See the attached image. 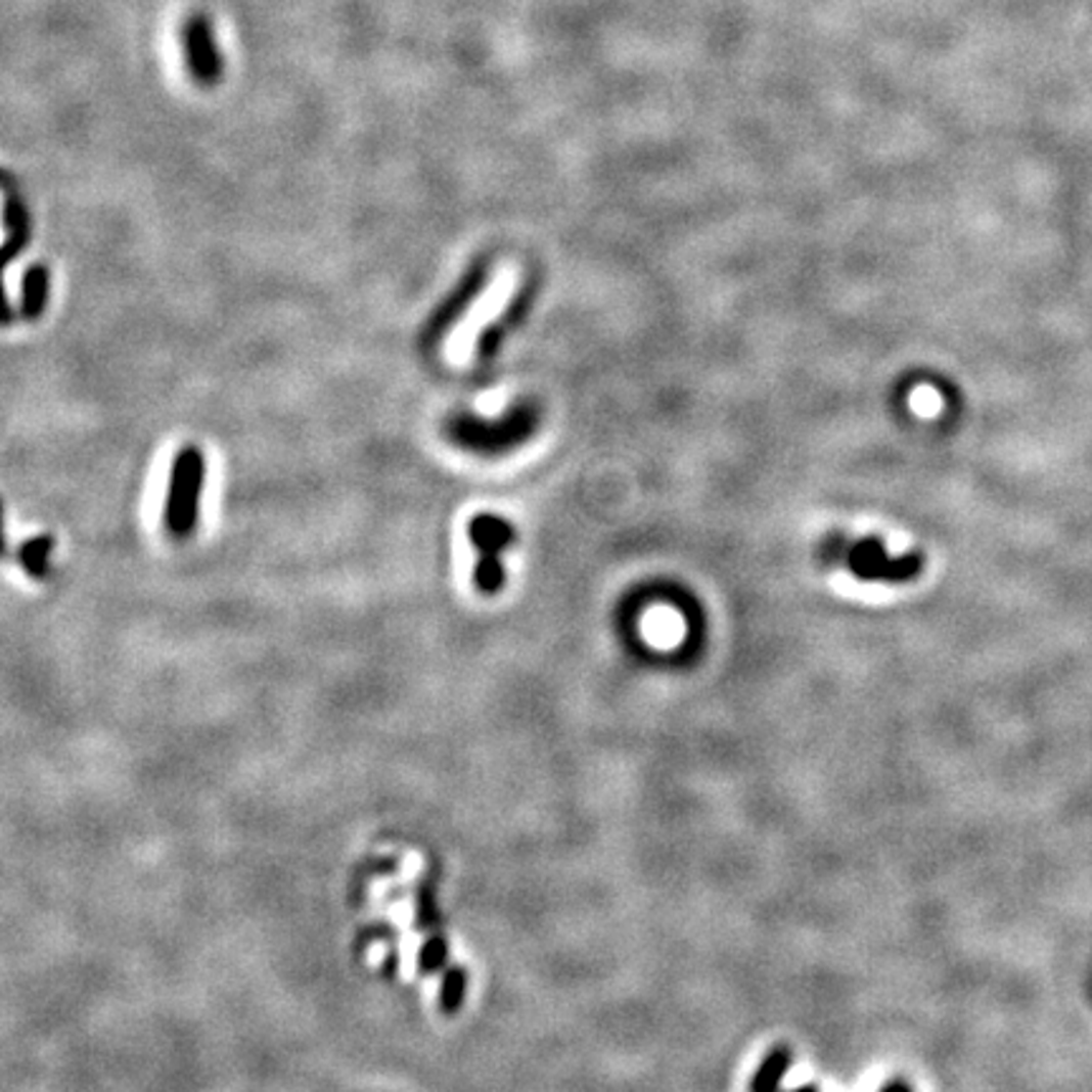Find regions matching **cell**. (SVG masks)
<instances>
[{
    "label": "cell",
    "mask_w": 1092,
    "mask_h": 1092,
    "mask_svg": "<svg viewBox=\"0 0 1092 1092\" xmlns=\"http://www.w3.org/2000/svg\"><path fill=\"white\" fill-rule=\"evenodd\" d=\"M53 546H56V542H53V537H48V534L26 539V542L18 546V554H15L20 570L29 577H34V580H46L48 570H51Z\"/></svg>",
    "instance_id": "cell-9"
},
{
    "label": "cell",
    "mask_w": 1092,
    "mask_h": 1092,
    "mask_svg": "<svg viewBox=\"0 0 1092 1092\" xmlns=\"http://www.w3.org/2000/svg\"><path fill=\"white\" fill-rule=\"evenodd\" d=\"M789 1067H791V1049L786 1045L772 1047L767 1057L762 1059V1064L757 1067V1073H754L752 1083H748V1090H754V1092L776 1090L781 1085V1080H784V1075L789 1073Z\"/></svg>",
    "instance_id": "cell-10"
},
{
    "label": "cell",
    "mask_w": 1092,
    "mask_h": 1092,
    "mask_svg": "<svg viewBox=\"0 0 1092 1092\" xmlns=\"http://www.w3.org/2000/svg\"><path fill=\"white\" fill-rule=\"evenodd\" d=\"M465 992H468V971L463 966H446L441 982V1011L443 1014L453 1016L458 1014L460 1006L465 1001Z\"/></svg>",
    "instance_id": "cell-11"
},
{
    "label": "cell",
    "mask_w": 1092,
    "mask_h": 1092,
    "mask_svg": "<svg viewBox=\"0 0 1092 1092\" xmlns=\"http://www.w3.org/2000/svg\"><path fill=\"white\" fill-rule=\"evenodd\" d=\"M208 463L197 446H182L170 468L168 499H165V529L175 539H190L200 518V496L206 489Z\"/></svg>",
    "instance_id": "cell-1"
},
{
    "label": "cell",
    "mask_w": 1092,
    "mask_h": 1092,
    "mask_svg": "<svg viewBox=\"0 0 1092 1092\" xmlns=\"http://www.w3.org/2000/svg\"><path fill=\"white\" fill-rule=\"evenodd\" d=\"M513 288H516V273L511 269H503L501 276L496 278L494 286L484 293V297L475 302V307L470 309L468 319L460 326V347H463V360H468L470 352H473L475 339H479L481 329H484L489 321H494L499 314L506 309L508 299H511Z\"/></svg>",
    "instance_id": "cell-5"
},
{
    "label": "cell",
    "mask_w": 1092,
    "mask_h": 1092,
    "mask_svg": "<svg viewBox=\"0 0 1092 1092\" xmlns=\"http://www.w3.org/2000/svg\"><path fill=\"white\" fill-rule=\"evenodd\" d=\"M893 1088H901V1090H910L908 1083H888L882 1085V1090H893Z\"/></svg>",
    "instance_id": "cell-14"
},
{
    "label": "cell",
    "mask_w": 1092,
    "mask_h": 1092,
    "mask_svg": "<svg viewBox=\"0 0 1092 1092\" xmlns=\"http://www.w3.org/2000/svg\"><path fill=\"white\" fill-rule=\"evenodd\" d=\"M180 44L192 82L202 89L218 87L226 74V61H223L216 34H213V24L206 13L187 15L180 29Z\"/></svg>",
    "instance_id": "cell-3"
},
{
    "label": "cell",
    "mask_w": 1092,
    "mask_h": 1092,
    "mask_svg": "<svg viewBox=\"0 0 1092 1092\" xmlns=\"http://www.w3.org/2000/svg\"><path fill=\"white\" fill-rule=\"evenodd\" d=\"M5 228H8V235L0 243V326H8L13 321V309H10L8 297H5L3 273L8 269V264H13V259L24 254L31 240L29 211L18 200H10L5 206Z\"/></svg>",
    "instance_id": "cell-6"
},
{
    "label": "cell",
    "mask_w": 1092,
    "mask_h": 1092,
    "mask_svg": "<svg viewBox=\"0 0 1092 1092\" xmlns=\"http://www.w3.org/2000/svg\"><path fill=\"white\" fill-rule=\"evenodd\" d=\"M8 554V539H5V503L0 499V559Z\"/></svg>",
    "instance_id": "cell-13"
},
{
    "label": "cell",
    "mask_w": 1092,
    "mask_h": 1092,
    "mask_svg": "<svg viewBox=\"0 0 1092 1092\" xmlns=\"http://www.w3.org/2000/svg\"><path fill=\"white\" fill-rule=\"evenodd\" d=\"M827 554L829 561H843L850 570V575L860 582H891V585H903V582L915 580V577L923 572V556L915 554V551L903 556H891L885 544L875 537L858 539V542L832 539Z\"/></svg>",
    "instance_id": "cell-2"
},
{
    "label": "cell",
    "mask_w": 1092,
    "mask_h": 1092,
    "mask_svg": "<svg viewBox=\"0 0 1092 1092\" xmlns=\"http://www.w3.org/2000/svg\"><path fill=\"white\" fill-rule=\"evenodd\" d=\"M51 299V271L44 264L29 266L20 281V317L36 321L46 314Z\"/></svg>",
    "instance_id": "cell-8"
},
{
    "label": "cell",
    "mask_w": 1092,
    "mask_h": 1092,
    "mask_svg": "<svg viewBox=\"0 0 1092 1092\" xmlns=\"http://www.w3.org/2000/svg\"><path fill=\"white\" fill-rule=\"evenodd\" d=\"M448 966V941L443 936H433L422 944L420 954H417V968L420 973L430 976V973L443 971Z\"/></svg>",
    "instance_id": "cell-12"
},
{
    "label": "cell",
    "mask_w": 1092,
    "mask_h": 1092,
    "mask_svg": "<svg viewBox=\"0 0 1092 1092\" xmlns=\"http://www.w3.org/2000/svg\"><path fill=\"white\" fill-rule=\"evenodd\" d=\"M529 422H499V425H484L475 420H455L451 425V436L460 446L473 448V451H494L503 448L506 443L516 441L529 430Z\"/></svg>",
    "instance_id": "cell-7"
},
{
    "label": "cell",
    "mask_w": 1092,
    "mask_h": 1092,
    "mask_svg": "<svg viewBox=\"0 0 1092 1092\" xmlns=\"http://www.w3.org/2000/svg\"><path fill=\"white\" fill-rule=\"evenodd\" d=\"M468 534L470 542L479 549V564H475L473 572L475 590L486 594V597H494V594L501 592L503 580H506L499 554L513 542L511 524L499 516H475L470 521Z\"/></svg>",
    "instance_id": "cell-4"
}]
</instances>
